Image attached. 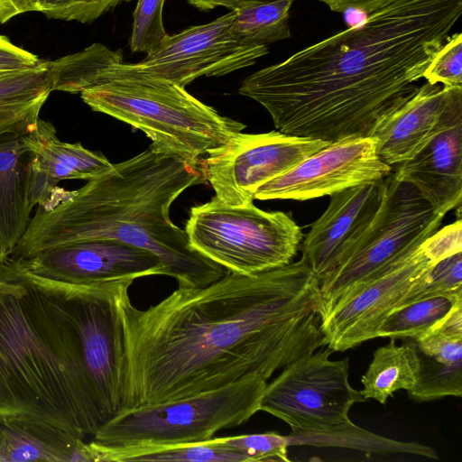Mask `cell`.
Returning <instances> with one entry per match:
<instances>
[{
	"label": "cell",
	"instance_id": "27",
	"mask_svg": "<svg viewBox=\"0 0 462 462\" xmlns=\"http://www.w3.org/2000/svg\"><path fill=\"white\" fill-rule=\"evenodd\" d=\"M462 297L435 296L402 305L393 310L377 331L376 337L415 338L443 321Z\"/></svg>",
	"mask_w": 462,
	"mask_h": 462
},
{
	"label": "cell",
	"instance_id": "39",
	"mask_svg": "<svg viewBox=\"0 0 462 462\" xmlns=\"http://www.w3.org/2000/svg\"><path fill=\"white\" fill-rule=\"evenodd\" d=\"M32 1H33L34 5H35L36 12H38L39 4H40L41 0H32Z\"/></svg>",
	"mask_w": 462,
	"mask_h": 462
},
{
	"label": "cell",
	"instance_id": "14",
	"mask_svg": "<svg viewBox=\"0 0 462 462\" xmlns=\"http://www.w3.org/2000/svg\"><path fill=\"white\" fill-rule=\"evenodd\" d=\"M392 171L393 166L379 158L374 138H347L329 143L291 171L263 184L254 199L305 201L383 180Z\"/></svg>",
	"mask_w": 462,
	"mask_h": 462
},
{
	"label": "cell",
	"instance_id": "11",
	"mask_svg": "<svg viewBox=\"0 0 462 462\" xmlns=\"http://www.w3.org/2000/svg\"><path fill=\"white\" fill-rule=\"evenodd\" d=\"M438 262L424 240L346 290L320 311L326 346L333 352L346 351L377 338L387 316Z\"/></svg>",
	"mask_w": 462,
	"mask_h": 462
},
{
	"label": "cell",
	"instance_id": "2",
	"mask_svg": "<svg viewBox=\"0 0 462 462\" xmlns=\"http://www.w3.org/2000/svg\"><path fill=\"white\" fill-rule=\"evenodd\" d=\"M462 14V0H395L244 79L278 131L334 143L369 136L410 98Z\"/></svg>",
	"mask_w": 462,
	"mask_h": 462
},
{
	"label": "cell",
	"instance_id": "12",
	"mask_svg": "<svg viewBox=\"0 0 462 462\" xmlns=\"http://www.w3.org/2000/svg\"><path fill=\"white\" fill-rule=\"evenodd\" d=\"M329 142L281 131L239 133L202 159L203 175L222 202L252 204L264 183L293 169Z\"/></svg>",
	"mask_w": 462,
	"mask_h": 462
},
{
	"label": "cell",
	"instance_id": "40",
	"mask_svg": "<svg viewBox=\"0 0 462 462\" xmlns=\"http://www.w3.org/2000/svg\"><path fill=\"white\" fill-rule=\"evenodd\" d=\"M10 73H13V72H3V71H0V77H3L5 75L10 74Z\"/></svg>",
	"mask_w": 462,
	"mask_h": 462
},
{
	"label": "cell",
	"instance_id": "21",
	"mask_svg": "<svg viewBox=\"0 0 462 462\" xmlns=\"http://www.w3.org/2000/svg\"><path fill=\"white\" fill-rule=\"evenodd\" d=\"M31 160L23 134H0V238L9 256L31 219Z\"/></svg>",
	"mask_w": 462,
	"mask_h": 462
},
{
	"label": "cell",
	"instance_id": "34",
	"mask_svg": "<svg viewBox=\"0 0 462 462\" xmlns=\"http://www.w3.org/2000/svg\"><path fill=\"white\" fill-rule=\"evenodd\" d=\"M43 61L37 55L15 45L8 37L0 34V71L27 70L42 65Z\"/></svg>",
	"mask_w": 462,
	"mask_h": 462
},
{
	"label": "cell",
	"instance_id": "26",
	"mask_svg": "<svg viewBox=\"0 0 462 462\" xmlns=\"http://www.w3.org/2000/svg\"><path fill=\"white\" fill-rule=\"evenodd\" d=\"M294 1L260 2L235 9L234 37L242 44L261 46L289 38L290 10Z\"/></svg>",
	"mask_w": 462,
	"mask_h": 462
},
{
	"label": "cell",
	"instance_id": "4",
	"mask_svg": "<svg viewBox=\"0 0 462 462\" xmlns=\"http://www.w3.org/2000/svg\"><path fill=\"white\" fill-rule=\"evenodd\" d=\"M27 417L85 440L107 422L64 289L0 267V419Z\"/></svg>",
	"mask_w": 462,
	"mask_h": 462
},
{
	"label": "cell",
	"instance_id": "32",
	"mask_svg": "<svg viewBox=\"0 0 462 462\" xmlns=\"http://www.w3.org/2000/svg\"><path fill=\"white\" fill-rule=\"evenodd\" d=\"M227 445L244 452L253 461H290L288 436L276 432L224 437Z\"/></svg>",
	"mask_w": 462,
	"mask_h": 462
},
{
	"label": "cell",
	"instance_id": "31",
	"mask_svg": "<svg viewBox=\"0 0 462 462\" xmlns=\"http://www.w3.org/2000/svg\"><path fill=\"white\" fill-rule=\"evenodd\" d=\"M423 79L443 87H462V34L449 35L442 48L427 67Z\"/></svg>",
	"mask_w": 462,
	"mask_h": 462
},
{
	"label": "cell",
	"instance_id": "10",
	"mask_svg": "<svg viewBox=\"0 0 462 462\" xmlns=\"http://www.w3.org/2000/svg\"><path fill=\"white\" fill-rule=\"evenodd\" d=\"M235 11L214 21L168 35L137 63L106 69L98 83L110 79L169 82L180 87L196 79L224 76L252 66L266 55L267 46L240 43L231 32Z\"/></svg>",
	"mask_w": 462,
	"mask_h": 462
},
{
	"label": "cell",
	"instance_id": "16",
	"mask_svg": "<svg viewBox=\"0 0 462 462\" xmlns=\"http://www.w3.org/2000/svg\"><path fill=\"white\" fill-rule=\"evenodd\" d=\"M386 178L329 196L327 209L311 225L301 245V257L319 281L344 260L374 219Z\"/></svg>",
	"mask_w": 462,
	"mask_h": 462
},
{
	"label": "cell",
	"instance_id": "38",
	"mask_svg": "<svg viewBox=\"0 0 462 462\" xmlns=\"http://www.w3.org/2000/svg\"><path fill=\"white\" fill-rule=\"evenodd\" d=\"M8 258L9 254L0 238V267L6 262Z\"/></svg>",
	"mask_w": 462,
	"mask_h": 462
},
{
	"label": "cell",
	"instance_id": "23",
	"mask_svg": "<svg viewBox=\"0 0 462 462\" xmlns=\"http://www.w3.org/2000/svg\"><path fill=\"white\" fill-rule=\"evenodd\" d=\"M378 347L361 378V394L385 404L387 399L399 390L410 391L416 383L419 357L414 341L405 338L397 345L394 338Z\"/></svg>",
	"mask_w": 462,
	"mask_h": 462
},
{
	"label": "cell",
	"instance_id": "3",
	"mask_svg": "<svg viewBox=\"0 0 462 462\" xmlns=\"http://www.w3.org/2000/svg\"><path fill=\"white\" fill-rule=\"evenodd\" d=\"M204 180L201 163L149 147L79 189L55 186L38 204L9 259L77 241L115 239L154 254L163 275L179 288L205 287L228 272L193 250L185 230L170 217L172 203Z\"/></svg>",
	"mask_w": 462,
	"mask_h": 462
},
{
	"label": "cell",
	"instance_id": "5",
	"mask_svg": "<svg viewBox=\"0 0 462 462\" xmlns=\"http://www.w3.org/2000/svg\"><path fill=\"white\" fill-rule=\"evenodd\" d=\"M332 352L327 346L309 351L266 383L260 411L291 427L290 446H333L378 454L425 456L427 446L385 439L351 421V407L366 400L350 384L348 358L331 360Z\"/></svg>",
	"mask_w": 462,
	"mask_h": 462
},
{
	"label": "cell",
	"instance_id": "35",
	"mask_svg": "<svg viewBox=\"0 0 462 462\" xmlns=\"http://www.w3.org/2000/svg\"><path fill=\"white\" fill-rule=\"evenodd\" d=\"M330 11L344 14L348 11H361L366 14L374 12L395 0H319Z\"/></svg>",
	"mask_w": 462,
	"mask_h": 462
},
{
	"label": "cell",
	"instance_id": "7",
	"mask_svg": "<svg viewBox=\"0 0 462 462\" xmlns=\"http://www.w3.org/2000/svg\"><path fill=\"white\" fill-rule=\"evenodd\" d=\"M267 381L249 377L216 390L125 409L106 423L94 441L115 448L165 447L210 439L260 411Z\"/></svg>",
	"mask_w": 462,
	"mask_h": 462
},
{
	"label": "cell",
	"instance_id": "17",
	"mask_svg": "<svg viewBox=\"0 0 462 462\" xmlns=\"http://www.w3.org/2000/svg\"><path fill=\"white\" fill-rule=\"evenodd\" d=\"M392 174L414 187L437 213L461 206L462 117L434 137L411 159L395 164Z\"/></svg>",
	"mask_w": 462,
	"mask_h": 462
},
{
	"label": "cell",
	"instance_id": "25",
	"mask_svg": "<svg viewBox=\"0 0 462 462\" xmlns=\"http://www.w3.org/2000/svg\"><path fill=\"white\" fill-rule=\"evenodd\" d=\"M121 62V50L114 51L98 42L55 60H47L52 91L80 93L97 85L106 69Z\"/></svg>",
	"mask_w": 462,
	"mask_h": 462
},
{
	"label": "cell",
	"instance_id": "24",
	"mask_svg": "<svg viewBox=\"0 0 462 462\" xmlns=\"http://www.w3.org/2000/svg\"><path fill=\"white\" fill-rule=\"evenodd\" d=\"M90 445L96 462H250L244 452L225 443L223 438L165 447L115 448L94 440Z\"/></svg>",
	"mask_w": 462,
	"mask_h": 462
},
{
	"label": "cell",
	"instance_id": "36",
	"mask_svg": "<svg viewBox=\"0 0 462 462\" xmlns=\"http://www.w3.org/2000/svg\"><path fill=\"white\" fill-rule=\"evenodd\" d=\"M28 12H36L32 0H0V24Z\"/></svg>",
	"mask_w": 462,
	"mask_h": 462
},
{
	"label": "cell",
	"instance_id": "13",
	"mask_svg": "<svg viewBox=\"0 0 462 462\" xmlns=\"http://www.w3.org/2000/svg\"><path fill=\"white\" fill-rule=\"evenodd\" d=\"M5 263L22 274L72 286L163 275L154 254L115 239L72 242Z\"/></svg>",
	"mask_w": 462,
	"mask_h": 462
},
{
	"label": "cell",
	"instance_id": "8",
	"mask_svg": "<svg viewBox=\"0 0 462 462\" xmlns=\"http://www.w3.org/2000/svg\"><path fill=\"white\" fill-rule=\"evenodd\" d=\"M185 232L190 247L229 273L250 275L292 262L303 235L282 211L254 203L232 206L216 196L189 210Z\"/></svg>",
	"mask_w": 462,
	"mask_h": 462
},
{
	"label": "cell",
	"instance_id": "30",
	"mask_svg": "<svg viewBox=\"0 0 462 462\" xmlns=\"http://www.w3.org/2000/svg\"><path fill=\"white\" fill-rule=\"evenodd\" d=\"M132 0H41L38 12L46 17L91 23L123 2Z\"/></svg>",
	"mask_w": 462,
	"mask_h": 462
},
{
	"label": "cell",
	"instance_id": "19",
	"mask_svg": "<svg viewBox=\"0 0 462 462\" xmlns=\"http://www.w3.org/2000/svg\"><path fill=\"white\" fill-rule=\"evenodd\" d=\"M419 357L411 399L430 402L462 396V305L438 326L412 338Z\"/></svg>",
	"mask_w": 462,
	"mask_h": 462
},
{
	"label": "cell",
	"instance_id": "20",
	"mask_svg": "<svg viewBox=\"0 0 462 462\" xmlns=\"http://www.w3.org/2000/svg\"><path fill=\"white\" fill-rule=\"evenodd\" d=\"M96 462L89 442L50 423L0 419V462Z\"/></svg>",
	"mask_w": 462,
	"mask_h": 462
},
{
	"label": "cell",
	"instance_id": "15",
	"mask_svg": "<svg viewBox=\"0 0 462 462\" xmlns=\"http://www.w3.org/2000/svg\"><path fill=\"white\" fill-rule=\"evenodd\" d=\"M462 117V87L425 82L382 119L369 136L379 158L390 166L411 159L434 137Z\"/></svg>",
	"mask_w": 462,
	"mask_h": 462
},
{
	"label": "cell",
	"instance_id": "29",
	"mask_svg": "<svg viewBox=\"0 0 462 462\" xmlns=\"http://www.w3.org/2000/svg\"><path fill=\"white\" fill-rule=\"evenodd\" d=\"M165 0H138L134 12L129 46L132 52L149 53L169 35L163 25Z\"/></svg>",
	"mask_w": 462,
	"mask_h": 462
},
{
	"label": "cell",
	"instance_id": "9",
	"mask_svg": "<svg viewBox=\"0 0 462 462\" xmlns=\"http://www.w3.org/2000/svg\"><path fill=\"white\" fill-rule=\"evenodd\" d=\"M444 217L414 187L391 173L374 219L344 260L319 281L320 311L353 285L421 244L439 229Z\"/></svg>",
	"mask_w": 462,
	"mask_h": 462
},
{
	"label": "cell",
	"instance_id": "1",
	"mask_svg": "<svg viewBox=\"0 0 462 462\" xmlns=\"http://www.w3.org/2000/svg\"><path fill=\"white\" fill-rule=\"evenodd\" d=\"M319 280L308 263L227 273L202 288H179L140 310L120 300L125 347L124 410L238 383L268 381L326 346Z\"/></svg>",
	"mask_w": 462,
	"mask_h": 462
},
{
	"label": "cell",
	"instance_id": "33",
	"mask_svg": "<svg viewBox=\"0 0 462 462\" xmlns=\"http://www.w3.org/2000/svg\"><path fill=\"white\" fill-rule=\"evenodd\" d=\"M428 249L438 260L462 252V223L460 217L452 224L438 229L426 239Z\"/></svg>",
	"mask_w": 462,
	"mask_h": 462
},
{
	"label": "cell",
	"instance_id": "37",
	"mask_svg": "<svg viewBox=\"0 0 462 462\" xmlns=\"http://www.w3.org/2000/svg\"><path fill=\"white\" fill-rule=\"evenodd\" d=\"M189 5L200 10H210L217 6H224L235 10L245 5L260 2L274 0H186Z\"/></svg>",
	"mask_w": 462,
	"mask_h": 462
},
{
	"label": "cell",
	"instance_id": "18",
	"mask_svg": "<svg viewBox=\"0 0 462 462\" xmlns=\"http://www.w3.org/2000/svg\"><path fill=\"white\" fill-rule=\"evenodd\" d=\"M23 142L32 154L30 200L33 208L63 180H91L108 173L114 166L99 152L80 143L60 141L53 125L38 119L32 129L23 134Z\"/></svg>",
	"mask_w": 462,
	"mask_h": 462
},
{
	"label": "cell",
	"instance_id": "6",
	"mask_svg": "<svg viewBox=\"0 0 462 462\" xmlns=\"http://www.w3.org/2000/svg\"><path fill=\"white\" fill-rule=\"evenodd\" d=\"M79 94L93 111L143 132L152 150L189 164H200L201 155L222 147L246 127L173 83L110 79Z\"/></svg>",
	"mask_w": 462,
	"mask_h": 462
},
{
	"label": "cell",
	"instance_id": "28",
	"mask_svg": "<svg viewBox=\"0 0 462 462\" xmlns=\"http://www.w3.org/2000/svg\"><path fill=\"white\" fill-rule=\"evenodd\" d=\"M435 296L462 297V252L434 264L411 288L401 306Z\"/></svg>",
	"mask_w": 462,
	"mask_h": 462
},
{
	"label": "cell",
	"instance_id": "22",
	"mask_svg": "<svg viewBox=\"0 0 462 462\" xmlns=\"http://www.w3.org/2000/svg\"><path fill=\"white\" fill-rule=\"evenodd\" d=\"M52 92L47 60L34 69L0 77V134L33 128Z\"/></svg>",
	"mask_w": 462,
	"mask_h": 462
}]
</instances>
